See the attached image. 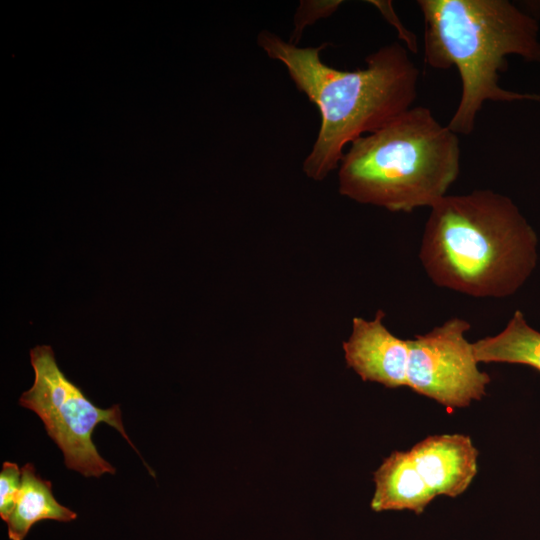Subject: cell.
<instances>
[{"instance_id": "obj_6", "label": "cell", "mask_w": 540, "mask_h": 540, "mask_svg": "<svg viewBox=\"0 0 540 540\" xmlns=\"http://www.w3.org/2000/svg\"><path fill=\"white\" fill-rule=\"evenodd\" d=\"M471 325L453 317L408 340L407 386L446 408H463L481 400L490 383L478 367L473 344L465 337Z\"/></svg>"}, {"instance_id": "obj_7", "label": "cell", "mask_w": 540, "mask_h": 540, "mask_svg": "<svg viewBox=\"0 0 540 540\" xmlns=\"http://www.w3.org/2000/svg\"><path fill=\"white\" fill-rule=\"evenodd\" d=\"M378 310L373 320L355 317L352 332L342 346L347 366L363 381L388 388L407 386L408 340L391 333Z\"/></svg>"}, {"instance_id": "obj_10", "label": "cell", "mask_w": 540, "mask_h": 540, "mask_svg": "<svg viewBox=\"0 0 540 540\" xmlns=\"http://www.w3.org/2000/svg\"><path fill=\"white\" fill-rule=\"evenodd\" d=\"M21 479L16 504L6 521L10 540H23L30 528L41 520L69 522L77 518L74 511L57 502L51 482L42 479L31 463L21 468Z\"/></svg>"}, {"instance_id": "obj_4", "label": "cell", "mask_w": 540, "mask_h": 540, "mask_svg": "<svg viewBox=\"0 0 540 540\" xmlns=\"http://www.w3.org/2000/svg\"><path fill=\"white\" fill-rule=\"evenodd\" d=\"M459 172L458 135L427 107L413 106L350 144L339 164V192L409 213L446 196Z\"/></svg>"}, {"instance_id": "obj_3", "label": "cell", "mask_w": 540, "mask_h": 540, "mask_svg": "<svg viewBox=\"0 0 540 540\" xmlns=\"http://www.w3.org/2000/svg\"><path fill=\"white\" fill-rule=\"evenodd\" d=\"M424 20V59L435 69L455 66L461 96L447 126L473 132L486 101H540V95L504 89L499 72L508 56L540 62L538 21L508 0H419Z\"/></svg>"}, {"instance_id": "obj_12", "label": "cell", "mask_w": 540, "mask_h": 540, "mask_svg": "<svg viewBox=\"0 0 540 540\" xmlns=\"http://www.w3.org/2000/svg\"><path fill=\"white\" fill-rule=\"evenodd\" d=\"M342 1H301L294 16V31L290 37L289 43L297 45L302 32L308 25L316 20L328 17L336 11Z\"/></svg>"}, {"instance_id": "obj_9", "label": "cell", "mask_w": 540, "mask_h": 540, "mask_svg": "<svg viewBox=\"0 0 540 540\" xmlns=\"http://www.w3.org/2000/svg\"><path fill=\"white\" fill-rule=\"evenodd\" d=\"M371 508L376 512L410 510L424 512L435 498L417 471L409 451H395L374 472Z\"/></svg>"}, {"instance_id": "obj_2", "label": "cell", "mask_w": 540, "mask_h": 540, "mask_svg": "<svg viewBox=\"0 0 540 540\" xmlns=\"http://www.w3.org/2000/svg\"><path fill=\"white\" fill-rule=\"evenodd\" d=\"M430 209L419 257L436 286L502 298L534 271L537 234L509 197L477 189L446 195Z\"/></svg>"}, {"instance_id": "obj_1", "label": "cell", "mask_w": 540, "mask_h": 540, "mask_svg": "<svg viewBox=\"0 0 540 540\" xmlns=\"http://www.w3.org/2000/svg\"><path fill=\"white\" fill-rule=\"evenodd\" d=\"M257 43L285 65L296 87L320 111V130L303 162L313 180H323L339 166L347 145L382 128L416 100L419 71L401 44L371 53L364 68L343 71L321 60L327 43L301 48L267 30L259 33Z\"/></svg>"}, {"instance_id": "obj_5", "label": "cell", "mask_w": 540, "mask_h": 540, "mask_svg": "<svg viewBox=\"0 0 540 540\" xmlns=\"http://www.w3.org/2000/svg\"><path fill=\"white\" fill-rule=\"evenodd\" d=\"M30 361L34 383L22 393L19 404L40 417L47 434L63 452L67 468L85 477L115 474L92 440L95 427L102 422L114 427L140 454L125 432L119 405L108 409L94 405L61 371L51 346L31 349Z\"/></svg>"}, {"instance_id": "obj_13", "label": "cell", "mask_w": 540, "mask_h": 540, "mask_svg": "<svg viewBox=\"0 0 540 540\" xmlns=\"http://www.w3.org/2000/svg\"><path fill=\"white\" fill-rule=\"evenodd\" d=\"M21 469L16 463L5 461L0 472V516L8 520L21 489Z\"/></svg>"}, {"instance_id": "obj_11", "label": "cell", "mask_w": 540, "mask_h": 540, "mask_svg": "<svg viewBox=\"0 0 540 540\" xmlns=\"http://www.w3.org/2000/svg\"><path fill=\"white\" fill-rule=\"evenodd\" d=\"M472 344L479 363L521 364L540 372V331L528 324L520 310L513 313L500 333Z\"/></svg>"}, {"instance_id": "obj_8", "label": "cell", "mask_w": 540, "mask_h": 540, "mask_svg": "<svg viewBox=\"0 0 540 540\" xmlns=\"http://www.w3.org/2000/svg\"><path fill=\"white\" fill-rule=\"evenodd\" d=\"M414 465L434 496L457 497L477 473L478 450L463 434L429 436L409 450Z\"/></svg>"}]
</instances>
